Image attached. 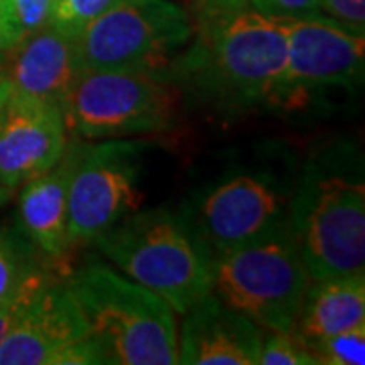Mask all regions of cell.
I'll use <instances>...</instances> for the list:
<instances>
[{"instance_id": "obj_25", "label": "cell", "mask_w": 365, "mask_h": 365, "mask_svg": "<svg viewBox=\"0 0 365 365\" xmlns=\"http://www.w3.org/2000/svg\"><path fill=\"white\" fill-rule=\"evenodd\" d=\"M23 41V33L16 25L11 0H0V51L9 53Z\"/></svg>"}, {"instance_id": "obj_3", "label": "cell", "mask_w": 365, "mask_h": 365, "mask_svg": "<svg viewBox=\"0 0 365 365\" xmlns=\"http://www.w3.org/2000/svg\"><path fill=\"white\" fill-rule=\"evenodd\" d=\"M96 248L175 313L213 292V252L189 207L132 211L93 240Z\"/></svg>"}, {"instance_id": "obj_17", "label": "cell", "mask_w": 365, "mask_h": 365, "mask_svg": "<svg viewBox=\"0 0 365 365\" xmlns=\"http://www.w3.org/2000/svg\"><path fill=\"white\" fill-rule=\"evenodd\" d=\"M49 262L19 227H0V300Z\"/></svg>"}, {"instance_id": "obj_29", "label": "cell", "mask_w": 365, "mask_h": 365, "mask_svg": "<svg viewBox=\"0 0 365 365\" xmlns=\"http://www.w3.org/2000/svg\"><path fill=\"white\" fill-rule=\"evenodd\" d=\"M55 2H57V0H55Z\"/></svg>"}, {"instance_id": "obj_19", "label": "cell", "mask_w": 365, "mask_h": 365, "mask_svg": "<svg viewBox=\"0 0 365 365\" xmlns=\"http://www.w3.org/2000/svg\"><path fill=\"white\" fill-rule=\"evenodd\" d=\"M309 345L319 365H364L365 325H355Z\"/></svg>"}, {"instance_id": "obj_13", "label": "cell", "mask_w": 365, "mask_h": 365, "mask_svg": "<svg viewBox=\"0 0 365 365\" xmlns=\"http://www.w3.org/2000/svg\"><path fill=\"white\" fill-rule=\"evenodd\" d=\"M264 329L225 307L213 292L182 313L179 364H258Z\"/></svg>"}, {"instance_id": "obj_2", "label": "cell", "mask_w": 365, "mask_h": 365, "mask_svg": "<svg viewBox=\"0 0 365 365\" xmlns=\"http://www.w3.org/2000/svg\"><path fill=\"white\" fill-rule=\"evenodd\" d=\"M288 223L311 280L364 274V163L353 144H331L307 160Z\"/></svg>"}, {"instance_id": "obj_10", "label": "cell", "mask_w": 365, "mask_h": 365, "mask_svg": "<svg viewBox=\"0 0 365 365\" xmlns=\"http://www.w3.org/2000/svg\"><path fill=\"white\" fill-rule=\"evenodd\" d=\"M365 39L329 16L288 21V59L272 110L302 112L333 91L364 81Z\"/></svg>"}, {"instance_id": "obj_1", "label": "cell", "mask_w": 365, "mask_h": 365, "mask_svg": "<svg viewBox=\"0 0 365 365\" xmlns=\"http://www.w3.org/2000/svg\"><path fill=\"white\" fill-rule=\"evenodd\" d=\"M195 41L169 67L179 90L197 102L246 112L270 108L288 59V21L254 9L199 14Z\"/></svg>"}, {"instance_id": "obj_12", "label": "cell", "mask_w": 365, "mask_h": 365, "mask_svg": "<svg viewBox=\"0 0 365 365\" xmlns=\"http://www.w3.org/2000/svg\"><path fill=\"white\" fill-rule=\"evenodd\" d=\"M66 276L51 278L0 341V365H57L67 347L91 337Z\"/></svg>"}, {"instance_id": "obj_5", "label": "cell", "mask_w": 365, "mask_h": 365, "mask_svg": "<svg viewBox=\"0 0 365 365\" xmlns=\"http://www.w3.org/2000/svg\"><path fill=\"white\" fill-rule=\"evenodd\" d=\"M309 282L288 220L213 256V294L264 331L294 327Z\"/></svg>"}, {"instance_id": "obj_15", "label": "cell", "mask_w": 365, "mask_h": 365, "mask_svg": "<svg viewBox=\"0 0 365 365\" xmlns=\"http://www.w3.org/2000/svg\"><path fill=\"white\" fill-rule=\"evenodd\" d=\"M9 67H4L11 90L43 102L61 106L78 79L76 41L45 26L26 35L14 49Z\"/></svg>"}, {"instance_id": "obj_7", "label": "cell", "mask_w": 365, "mask_h": 365, "mask_svg": "<svg viewBox=\"0 0 365 365\" xmlns=\"http://www.w3.org/2000/svg\"><path fill=\"white\" fill-rule=\"evenodd\" d=\"M195 25L175 0H114L76 39V66L169 71L193 39Z\"/></svg>"}, {"instance_id": "obj_22", "label": "cell", "mask_w": 365, "mask_h": 365, "mask_svg": "<svg viewBox=\"0 0 365 365\" xmlns=\"http://www.w3.org/2000/svg\"><path fill=\"white\" fill-rule=\"evenodd\" d=\"M11 6L23 39L35 31L51 25L55 0H11Z\"/></svg>"}, {"instance_id": "obj_20", "label": "cell", "mask_w": 365, "mask_h": 365, "mask_svg": "<svg viewBox=\"0 0 365 365\" xmlns=\"http://www.w3.org/2000/svg\"><path fill=\"white\" fill-rule=\"evenodd\" d=\"M260 365H319L314 359L311 345L292 329L287 331H264Z\"/></svg>"}, {"instance_id": "obj_18", "label": "cell", "mask_w": 365, "mask_h": 365, "mask_svg": "<svg viewBox=\"0 0 365 365\" xmlns=\"http://www.w3.org/2000/svg\"><path fill=\"white\" fill-rule=\"evenodd\" d=\"M67 272H69L67 268L49 262L43 268H39L37 272H33L29 278H25L9 297H4V299L0 300V341L4 339L11 333V329H14V325L21 321V317L35 302L43 287L55 276Z\"/></svg>"}, {"instance_id": "obj_23", "label": "cell", "mask_w": 365, "mask_h": 365, "mask_svg": "<svg viewBox=\"0 0 365 365\" xmlns=\"http://www.w3.org/2000/svg\"><path fill=\"white\" fill-rule=\"evenodd\" d=\"M250 9L274 19H307L321 13L319 0H248Z\"/></svg>"}, {"instance_id": "obj_27", "label": "cell", "mask_w": 365, "mask_h": 365, "mask_svg": "<svg viewBox=\"0 0 365 365\" xmlns=\"http://www.w3.org/2000/svg\"><path fill=\"white\" fill-rule=\"evenodd\" d=\"M9 93H11V81H9V76H6L4 67H0V110H2V106H4V102H6ZM11 193H13V191L4 189V187L0 185V205L9 201Z\"/></svg>"}, {"instance_id": "obj_8", "label": "cell", "mask_w": 365, "mask_h": 365, "mask_svg": "<svg viewBox=\"0 0 365 365\" xmlns=\"http://www.w3.org/2000/svg\"><path fill=\"white\" fill-rule=\"evenodd\" d=\"M297 181L290 158L276 153L266 163L232 167L197 193L193 207H187L217 256L287 222Z\"/></svg>"}, {"instance_id": "obj_26", "label": "cell", "mask_w": 365, "mask_h": 365, "mask_svg": "<svg viewBox=\"0 0 365 365\" xmlns=\"http://www.w3.org/2000/svg\"><path fill=\"white\" fill-rule=\"evenodd\" d=\"M248 6V0H197L199 14L225 13V11H235Z\"/></svg>"}, {"instance_id": "obj_9", "label": "cell", "mask_w": 365, "mask_h": 365, "mask_svg": "<svg viewBox=\"0 0 365 365\" xmlns=\"http://www.w3.org/2000/svg\"><path fill=\"white\" fill-rule=\"evenodd\" d=\"M144 140L76 143V163L67 189L69 244H93L122 217L140 207L144 193Z\"/></svg>"}, {"instance_id": "obj_24", "label": "cell", "mask_w": 365, "mask_h": 365, "mask_svg": "<svg viewBox=\"0 0 365 365\" xmlns=\"http://www.w3.org/2000/svg\"><path fill=\"white\" fill-rule=\"evenodd\" d=\"M319 6L329 19L349 26L357 33H364L365 0H319Z\"/></svg>"}, {"instance_id": "obj_6", "label": "cell", "mask_w": 365, "mask_h": 365, "mask_svg": "<svg viewBox=\"0 0 365 365\" xmlns=\"http://www.w3.org/2000/svg\"><path fill=\"white\" fill-rule=\"evenodd\" d=\"M181 90L169 71H81L63 102L67 130L104 140L167 132L177 124Z\"/></svg>"}, {"instance_id": "obj_28", "label": "cell", "mask_w": 365, "mask_h": 365, "mask_svg": "<svg viewBox=\"0 0 365 365\" xmlns=\"http://www.w3.org/2000/svg\"><path fill=\"white\" fill-rule=\"evenodd\" d=\"M4 59H6V53H2V51H0V67L4 66Z\"/></svg>"}, {"instance_id": "obj_16", "label": "cell", "mask_w": 365, "mask_h": 365, "mask_svg": "<svg viewBox=\"0 0 365 365\" xmlns=\"http://www.w3.org/2000/svg\"><path fill=\"white\" fill-rule=\"evenodd\" d=\"M300 307L294 331L307 343L325 339L365 323V276L349 274L313 280Z\"/></svg>"}, {"instance_id": "obj_14", "label": "cell", "mask_w": 365, "mask_h": 365, "mask_svg": "<svg viewBox=\"0 0 365 365\" xmlns=\"http://www.w3.org/2000/svg\"><path fill=\"white\" fill-rule=\"evenodd\" d=\"M76 163V143L51 169L29 179L19 195V230L41 250L45 258L67 268V189Z\"/></svg>"}, {"instance_id": "obj_11", "label": "cell", "mask_w": 365, "mask_h": 365, "mask_svg": "<svg viewBox=\"0 0 365 365\" xmlns=\"http://www.w3.org/2000/svg\"><path fill=\"white\" fill-rule=\"evenodd\" d=\"M67 124L61 106L11 90L0 110V185H25L66 155Z\"/></svg>"}, {"instance_id": "obj_4", "label": "cell", "mask_w": 365, "mask_h": 365, "mask_svg": "<svg viewBox=\"0 0 365 365\" xmlns=\"http://www.w3.org/2000/svg\"><path fill=\"white\" fill-rule=\"evenodd\" d=\"M66 280L108 364H179L175 311L153 290L96 258Z\"/></svg>"}, {"instance_id": "obj_21", "label": "cell", "mask_w": 365, "mask_h": 365, "mask_svg": "<svg viewBox=\"0 0 365 365\" xmlns=\"http://www.w3.org/2000/svg\"><path fill=\"white\" fill-rule=\"evenodd\" d=\"M114 0H57L53 11L51 26L69 39H78L79 33L96 16L104 13Z\"/></svg>"}]
</instances>
